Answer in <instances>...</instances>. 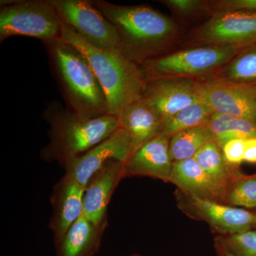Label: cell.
Here are the masks:
<instances>
[{"instance_id": "obj_1", "label": "cell", "mask_w": 256, "mask_h": 256, "mask_svg": "<svg viewBox=\"0 0 256 256\" xmlns=\"http://www.w3.org/2000/svg\"><path fill=\"white\" fill-rule=\"evenodd\" d=\"M92 3L117 30L120 52L139 66L159 57L178 34L172 20L146 5L122 6L104 0Z\"/></svg>"}, {"instance_id": "obj_2", "label": "cell", "mask_w": 256, "mask_h": 256, "mask_svg": "<svg viewBox=\"0 0 256 256\" xmlns=\"http://www.w3.org/2000/svg\"><path fill=\"white\" fill-rule=\"evenodd\" d=\"M60 38L78 50L92 67L110 114L118 117L128 106L143 98L148 82L142 69L119 50L96 48L62 22Z\"/></svg>"}, {"instance_id": "obj_3", "label": "cell", "mask_w": 256, "mask_h": 256, "mask_svg": "<svg viewBox=\"0 0 256 256\" xmlns=\"http://www.w3.org/2000/svg\"><path fill=\"white\" fill-rule=\"evenodd\" d=\"M43 42L67 108L85 118L110 114L105 92L86 58L60 38Z\"/></svg>"}, {"instance_id": "obj_4", "label": "cell", "mask_w": 256, "mask_h": 256, "mask_svg": "<svg viewBox=\"0 0 256 256\" xmlns=\"http://www.w3.org/2000/svg\"><path fill=\"white\" fill-rule=\"evenodd\" d=\"M43 117L50 126V142L42 150L41 158L62 165L105 140L119 128L116 116L85 118L56 100L46 106Z\"/></svg>"}, {"instance_id": "obj_5", "label": "cell", "mask_w": 256, "mask_h": 256, "mask_svg": "<svg viewBox=\"0 0 256 256\" xmlns=\"http://www.w3.org/2000/svg\"><path fill=\"white\" fill-rule=\"evenodd\" d=\"M244 48L203 45L160 56L140 66L146 82L156 79L210 78Z\"/></svg>"}, {"instance_id": "obj_6", "label": "cell", "mask_w": 256, "mask_h": 256, "mask_svg": "<svg viewBox=\"0 0 256 256\" xmlns=\"http://www.w3.org/2000/svg\"><path fill=\"white\" fill-rule=\"evenodd\" d=\"M60 21L52 0H2L0 42L14 36L40 38H60Z\"/></svg>"}, {"instance_id": "obj_7", "label": "cell", "mask_w": 256, "mask_h": 256, "mask_svg": "<svg viewBox=\"0 0 256 256\" xmlns=\"http://www.w3.org/2000/svg\"><path fill=\"white\" fill-rule=\"evenodd\" d=\"M60 21L89 44L104 50H118L114 25L89 0H52Z\"/></svg>"}, {"instance_id": "obj_8", "label": "cell", "mask_w": 256, "mask_h": 256, "mask_svg": "<svg viewBox=\"0 0 256 256\" xmlns=\"http://www.w3.org/2000/svg\"><path fill=\"white\" fill-rule=\"evenodd\" d=\"M178 208L193 220L206 222L218 236L234 235L256 229V213L220 202L175 192Z\"/></svg>"}, {"instance_id": "obj_9", "label": "cell", "mask_w": 256, "mask_h": 256, "mask_svg": "<svg viewBox=\"0 0 256 256\" xmlns=\"http://www.w3.org/2000/svg\"><path fill=\"white\" fill-rule=\"evenodd\" d=\"M210 14V20L195 32L194 40L198 46L245 48L256 43V12L224 11Z\"/></svg>"}, {"instance_id": "obj_10", "label": "cell", "mask_w": 256, "mask_h": 256, "mask_svg": "<svg viewBox=\"0 0 256 256\" xmlns=\"http://www.w3.org/2000/svg\"><path fill=\"white\" fill-rule=\"evenodd\" d=\"M200 98L214 114L256 121V84L196 80Z\"/></svg>"}, {"instance_id": "obj_11", "label": "cell", "mask_w": 256, "mask_h": 256, "mask_svg": "<svg viewBox=\"0 0 256 256\" xmlns=\"http://www.w3.org/2000/svg\"><path fill=\"white\" fill-rule=\"evenodd\" d=\"M130 140L127 132L118 128L110 137L86 152L68 160L63 166L64 176L86 188L92 176L111 160L126 164L130 156Z\"/></svg>"}, {"instance_id": "obj_12", "label": "cell", "mask_w": 256, "mask_h": 256, "mask_svg": "<svg viewBox=\"0 0 256 256\" xmlns=\"http://www.w3.org/2000/svg\"><path fill=\"white\" fill-rule=\"evenodd\" d=\"M143 98L159 112L165 124L180 110L201 100L196 80L186 78L148 82Z\"/></svg>"}, {"instance_id": "obj_13", "label": "cell", "mask_w": 256, "mask_h": 256, "mask_svg": "<svg viewBox=\"0 0 256 256\" xmlns=\"http://www.w3.org/2000/svg\"><path fill=\"white\" fill-rule=\"evenodd\" d=\"M124 178V164L111 160L90 178L84 194V215L96 224L108 220L107 210L114 191Z\"/></svg>"}, {"instance_id": "obj_14", "label": "cell", "mask_w": 256, "mask_h": 256, "mask_svg": "<svg viewBox=\"0 0 256 256\" xmlns=\"http://www.w3.org/2000/svg\"><path fill=\"white\" fill-rule=\"evenodd\" d=\"M170 139L171 136L164 132L141 146L124 164V178L148 176L169 182L174 164Z\"/></svg>"}, {"instance_id": "obj_15", "label": "cell", "mask_w": 256, "mask_h": 256, "mask_svg": "<svg viewBox=\"0 0 256 256\" xmlns=\"http://www.w3.org/2000/svg\"><path fill=\"white\" fill-rule=\"evenodd\" d=\"M85 188L72 178L63 176L54 188L50 195L52 214L48 228L57 242L84 214Z\"/></svg>"}, {"instance_id": "obj_16", "label": "cell", "mask_w": 256, "mask_h": 256, "mask_svg": "<svg viewBox=\"0 0 256 256\" xmlns=\"http://www.w3.org/2000/svg\"><path fill=\"white\" fill-rule=\"evenodd\" d=\"M118 118L119 128L127 132L130 140L129 159L141 146L164 131V120L144 98L124 108Z\"/></svg>"}, {"instance_id": "obj_17", "label": "cell", "mask_w": 256, "mask_h": 256, "mask_svg": "<svg viewBox=\"0 0 256 256\" xmlns=\"http://www.w3.org/2000/svg\"><path fill=\"white\" fill-rule=\"evenodd\" d=\"M169 182L186 194L223 203L225 186L210 178L194 158L174 162Z\"/></svg>"}, {"instance_id": "obj_18", "label": "cell", "mask_w": 256, "mask_h": 256, "mask_svg": "<svg viewBox=\"0 0 256 256\" xmlns=\"http://www.w3.org/2000/svg\"><path fill=\"white\" fill-rule=\"evenodd\" d=\"M108 220L96 224L84 214L54 242L56 256H95L100 248Z\"/></svg>"}, {"instance_id": "obj_19", "label": "cell", "mask_w": 256, "mask_h": 256, "mask_svg": "<svg viewBox=\"0 0 256 256\" xmlns=\"http://www.w3.org/2000/svg\"><path fill=\"white\" fill-rule=\"evenodd\" d=\"M240 84H256V43L242 48L238 54L208 78Z\"/></svg>"}, {"instance_id": "obj_20", "label": "cell", "mask_w": 256, "mask_h": 256, "mask_svg": "<svg viewBox=\"0 0 256 256\" xmlns=\"http://www.w3.org/2000/svg\"><path fill=\"white\" fill-rule=\"evenodd\" d=\"M207 126L220 148L229 140L256 138V121L214 114Z\"/></svg>"}, {"instance_id": "obj_21", "label": "cell", "mask_w": 256, "mask_h": 256, "mask_svg": "<svg viewBox=\"0 0 256 256\" xmlns=\"http://www.w3.org/2000/svg\"><path fill=\"white\" fill-rule=\"evenodd\" d=\"M214 140L207 124L175 133L170 139V152L174 162L194 158L207 143Z\"/></svg>"}, {"instance_id": "obj_22", "label": "cell", "mask_w": 256, "mask_h": 256, "mask_svg": "<svg viewBox=\"0 0 256 256\" xmlns=\"http://www.w3.org/2000/svg\"><path fill=\"white\" fill-rule=\"evenodd\" d=\"M223 203L248 210L256 208V173L246 175L239 168L234 170L226 185Z\"/></svg>"}, {"instance_id": "obj_23", "label": "cell", "mask_w": 256, "mask_h": 256, "mask_svg": "<svg viewBox=\"0 0 256 256\" xmlns=\"http://www.w3.org/2000/svg\"><path fill=\"white\" fill-rule=\"evenodd\" d=\"M194 158L210 178L224 185L225 188L234 170L237 169L226 164L222 148L215 140L207 143Z\"/></svg>"}, {"instance_id": "obj_24", "label": "cell", "mask_w": 256, "mask_h": 256, "mask_svg": "<svg viewBox=\"0 0 256 256\" xmlns=\"http://www.w3.org/2000/svg\"><path fill=\"white\" fill-rule=\"evenodd\" d=\"M214 114L208 104L202 100L197 101L174 114L165 124L164 132L172 136L184 130L205 126Z\"/></svg>"}, {"instance_id": "obj_25", "label": "cell", "mask_w": 256, "mask_h": 256, "mask_svg": "<svg viewBox=\"0 0 256 256\" xmlns=\"http://www.w3.org/2000/svg\"><path fill=\"white\" fill-rule=\"evenodd\" d=\"M214 244L236 256H256V230L228 236H218Z\"/></svg>"}, {"instance_id": "obj_26", "label": "cell", "mask_w": 256, "mask_h": 256, "mask_svg": "<svg viewBox=\"0 0 256 256\" xmlns=\"http://www.w3.org/2000/svg\"><path fill=\"white\" fill-rule=\"evenodd\" d=\"M205 11L212 13L224 11L256 12V0H212L205 1Z\"/></svg>"}, {"instance_id": "obj_27", "label": "cell", "mask_w": 256, "mask_h": 256, "mask_svg": "<svg viewBox=\"0 0 256 256\" xmlns=\"http://www.w3.org/2000/svg\"><path fill=\"white\" fill-rule=\"evenodd\" d=\"M246 139H234L229 140L222 146V153L228 166L239 168L244 162Z\"/></svg>"}, {"instance_id": "obj_28", "label": "cell", "mask_w": 256, "mask_h": 256, "mask_svg": "<svg viewBox=\"0 0 256 256\" xmlns=\"http://www.w3.org/2000/svg\"><path fill=\"white\" fill-rule=\"evenodd\" d=\"M162 4L180 16H190L205 11V1L202 0H163Z\"/></svg>"}, {"instance_id": "obj_29", "label": "cell", "mask_w": 256, "mask_h": 256, "mask_svg": "<svg viewBox=\"0 0 256 256\" xmlns=\"http://www.w3.org/2000/svg\"><path fill=\"white\" fill-rule=\"evenodd\" d=\"M244 162L256 164V138H248L245 140Z\"/></svg>"}, {"instance_id": "obj_30", "label": "cell", "mask_w": 256, "mask_h": 256, "mask_svg": "<svg viewBox=\"0 0 256 256\" xmlns=\"http://www.w3.org/2000/svg\"><path fill=\"white\" fill-rule=\"evenodd\" d=\"M214 246L217 256H236L230 254V252H227V250L220 247V246L217 245V244H214Z\"/></svg>"}, {"instance_id": "obj_31", "label": "cell", "mask_w": 256, "mask_h": 256, "mask_svg": "<svg viewBox=\"0 0 256 256\" xmlns=\"http://www.w3.org/2000/svg\"><path fill=\"white\" fill-rule=\"evenodd\" d=\"M124 256H142L141 255H140V254H130V255H126Z\"/></svg>"}, {"instance_id": "obj_32", "label": "cell", "mask_w": 256, "mask_h": 256, "mask_svg": "<svg viewBox=\"0 0 256 256\" xmlns=\"http://www.w3.org/2000/svg\"></svg>"}]
</instances>
